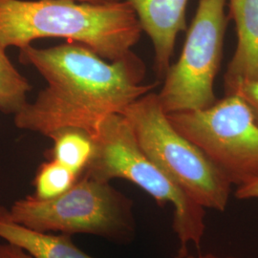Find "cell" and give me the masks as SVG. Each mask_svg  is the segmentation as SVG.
Returning <instances> with one entry per match:
<instances>
[{
  "instance_id": "6da1fadb",
  "label": "cell",
  "mask_w": 258,
  "mask_h": 258,
  "mask_svg": "<svg viewBox=\"0 0 258 258\" xmlns=\"http://www.w3.org/2000/svg\"><path fill=\"white\" fill-rule=\"evenodd\" d=\"M19 50L20 62L33 66L47 85L14 115L15 124L46 137L65 128L91 136L106 117L121 114L157 85L144 83L146 66L132 52L108 61L76 42Z\"/></svg>"
},
{
  "instance_id": "7a4b0ae2",
  "label": "cell",
  "mask_w": 258,
  "mask_h": 258,
  "mask_svg": "<svg viewBox=\"0 0 258 258\" xmlns=\"http://www.w3.org/2000/svg\"><path fill=\"white\" fill-rule=\"evenodd\" d=\"M143 31L127 1L89 4L77 0H0V45L22 49L40 38L83 44L103 59L132 51Z\"/></svg>"
},
{
  "instance_id": "3957f363",
  "label": "cell",
  "mask_w": 258,
  "mask_h": 258,
  "mask_svg": "<svg viewBox=\"0 0 258 258\" xmlns=\"http://www.w3.org/2000/svg\"><path fill=\"white\" fill-rule=\"evenodd\" d=\"M94 154L83 174L109 183L124 179L138 185L159 205L173 207L172 228L179 241L176 258L188 247L199 248L206 232L205 209L192 201L147 156L128 120L121 114L106 117L91 135Z\"/></svg>"
},
{
  "instance_id": "277c9868",
  "label": "cell",
  "mask_w": 258,
  "mask_h": 258,
  "mask_svg": "<svg viewBox=\"0 0 258 258\" xmlns=\"http://www.w3.org/2000/svg\"><path fill=\"white\" fill-rule=\"evenodd\" d=\"M9 212L14 221L35 231L91 234L117 243H129L136 235L132 200L84 174L64 194L53 199L29 195Z\"/></svg>"
},
{
  "instance_id": "5b68a950",
  "label": "cell",
  "mask_w": 258,
  "mask_h": 258,
  "mask_svg": "<svg viewBox=\"0 0 258 258\" xmlns=\"http://www.w3.org/2000/svg\"><path fill=\"white\" fill-rule=\"evenodd\" d=\"M128 120L147 156L195 203L224 212L231 197V182L167 119L157 94L148 93L121 113Z\"/></svg>"
},
{
  "instance_id": "8992f818",
  "label": "cell",
  "mask_w": 258,
  "mask_h": 258,
  "mask_svg": "<svg viewBox=\"0 0 258 258\" xmlns=\"http://www.w3.org/2000/svg\"><path fill=\"white\" fill-rule=\"evenodd\" d=\"M166 116L232 185L257 179L258 124L249 105L238 95H226L206 109Z\"/></svg>"
},
{
  "instance_id": "52a82bcc",
  "label": "cell",
  "mask_w": 258,
  "mask_h": 258,
  "mask_svg": "<svg viewBox=\"0 0 258 258\" xmlns=\"http://www.w3.org/2000/svg\"><path fill=\"white\" fill-rule=\"evenodd\" d=\"M226 0H199L179 59L157 94L166 114L202 110L218 101L214 82L221 65L228 19Z\"/></svg>"
},
{
  "instance_id": "ba28073f",
  "label": "cell",
  "mask_w": 258,
  "mask_h": 258,
  "mask_svg": "<svg viewBox=\"0 0 258 258\" xmlns=\"http://www.w3.org/2000/svg\"><path fill=\"white\" fill-rule=\"evenodd\" d=\"M134 10L142 28L152 41L155 69L165 77L173 55L176 38L186 31L185 11L188 0H125Z\"/></svg>"
},
{
  "instance_id": "9c48e42d",
  "label": "cell",
  "mask_w": 258,
  "mask_h": 258,
  "mask_svg": "<svg viewBox=\"0 0 258 258\" xmlns=\"http://www.w3.org/2000/svg\"><path fill=\"white\" fill-rule=\"evenodd\" d=\"M231 19L237 32V45L225 74V92L258 82V0L230 1Z\"/></svg>"
},
{
  "instance_id": "30bf717a",
  "label": "cell",
  "mask_w": 258,
  "mask_h": 258,
  "mask_svg": "<svg viewBox=\"0 0 258 258\" xmlns=\"http://www.w3.org/2000/svg\"><path fill=\"white\" fill-rule=\"evenodd\" d=\"M0 238L33 258H95L79 249L71 235L35 231L14 221L4 206H0Z\"/></svg>"
},
{
  "instance_id": "8fae6325",
  "label": "cell",
  "mask_w": 258,
  "mask_h": 258,
  "mask_svg": "<svg viewBox=\"0 0 258 258\" xmlns=\"http://www.w3.org/2000/svg\"><path fill=\"white\" fill-rule=\"evenodd\" d=\"M49 138L54 141L49 159H54L82 175L94 154L95 147L90 134L82 129L65 128L53 133Z\"/></svg>"
},
{
  "instance_id": "7c38bea8",
  "label": "cell",
  "mask_w": 258,
  "mask_h": 258,
  "mask_svg": "<svg viewBox=\"0 0 258 258\" xmlns=\"http://www.w3.org/2000/svg\"><path fill=\"white\" fill-rule=\"evenodd\" d=\"M32 85L12 63L0 45V111L16 115L26 103Z\"/></svg>"
},
{
  "instance_id": "4fadbf2b",
  "label": "cell",
  "mask_w": 258,
  "mask_h": 258,
  "mask_svg": "<svg viewBox=\"0 0 258 258\" xmlns=\"http://www.w3.org/2000/svg\"><path fill=\"white\" fill-rule=\"evenodd\" d=\"M80 177L67 166L49 159L37 169L34 179V195L39 199H53L69 190Z\"/></svg>"
},
{
  "instance_id": "5bb4252c",
  "label": "cell",
  "mask_w": 258,
  "mask_h": 258,
  "mask_svg": "<svg viewBox=\"0 0 258 258\" xmlns=\"http://www.w3.org/2000/svg\"><path fill=\"white\" fill-rule=\"evenodd\" d=\"M232 94L238 95L249 105L258 124V82L242 83Z\"/></svg>"
},
{
  "instance_id": "9a60e30c",
  "label": "cell",
  "mask_w": 258,
  "mask_h": 258,
  "mask_svg": "<svg viewBox=\"0 0 258 258\" xmlns=\"http://www.w3.org/2000/svg\"><path fill=\"white\" fill-rule=\"evenodd\" d=\"M235 197L240 200L258 199V178L248 184L237 186Z\"/></svg>"
},
{
  "instance_id": "2e32d148",
  "label": "cell",
  "mask_w": 258,
  "mask_h": 258,
  "mask_svg": "<svg viewBox=\"0 0 258 258\" xmlns=\"http://www.w3.org/2000/svg\"><path fill=\"white\" fill-rule=\"evenodd\" d=\"M0 258H33L25 250L10 243L0 244Z\"/></svg>"
},
{
  "instance_id": "e0dca14e",
  "label": "cell",
  "mask_w": 258,
  "mask_h": 258,
  "mask_svg": "<svg viewBox=\"0 0 258 258\" xmlns=\"http://www.w3.org/2000/svg\"><path fill=\"white\" fill-rule=\"evenodd\" d=\"M184 258H237L234 256H219L213 253H206V254H198V255H194L188 253Z\"/></svg>"
},
{
  "instance_id": "ac0fdd59",
  "label": "cell",
  "mask_w": 258,
  "mask_h": 258,
  "mask_svg": "<svg viewBox=\"0 0 258 258\" xmlns=\"http://www.w3.org/2000/svg\"><path fill=\"white\" fill-rule=\"evenodd\" d=\"M79 2L83 3H89V4H105V3H112V2H118L121 0H77Z\"/></svg>"
},
{
  "instance_id": "d6986e66",
  "label": "cell",
  "mask_w": 258,
  "mask_h": 258,
  "mask_svg": "<svg viewBox=\"0 0 258 258\" xmlns=\"http://www.w3.org/2000/svg\"><path fill=\"white\" fill-rule=\"evenodd\" d=\"M230 1H232V0H230Z\"/></svg>"
}]
</instances>
